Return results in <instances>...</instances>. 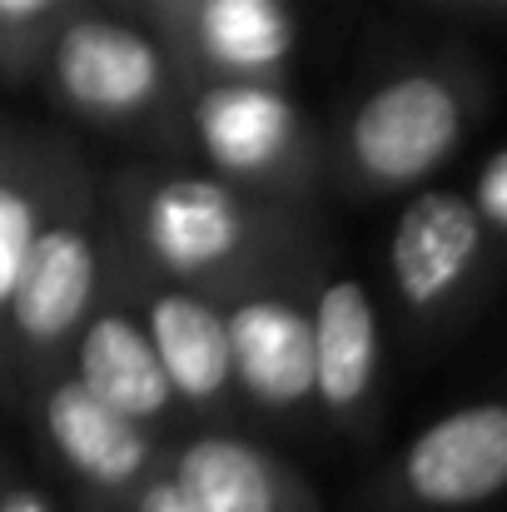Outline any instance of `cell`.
<instances>
[{"mask_svg":"<svg viewBox=\"0 0 507 512\" xmlns=\"http://www.w3.org/2000/svg\"><path fill=\"white\" fill-rule=\"evenodd\" d=\"M105 274L140 314L184 418L224 423L229 413H239L224 304L204 289L174 284V279H160V274L130 264L125 254L110 249V239H105Z\"/></svg>","mask_w":507,"mask_h":512,"instance_id":"30bf717a","label":"cell"},{"mask_svg":"<svg viewBox=\"0 0 507 512\" xmlns=\"http://www.w3.org/2000/svg\"><path fill=\"white\" fill-rule=\"evenodd\" d=\"M423 5H438V10H493V15L507 10V0H423Z\"/></svg>","mask_w":507,"mask_h":512,"instance_id":"ffe728a7","label":"cell"},{"mask_svg":"<svg viewBox=\"0 0 507 512\" xmlns=\"http://www.w3.org/2000/svg\"><path fill=\"white\" fill-rule=\"evenodd\" d=\"M40 80L60 115L100 135H130L140 145H155L165 160L189 155L184 85L160 30L145 15L80 0L65 15Z\"/></svg>","mask_w":507,"mask_h":512,"instance_id":"3957f363","label":"cell"},{"mask_svg":"<svg viewBox=\"0 0 507 512\" xmlns=\"http://www.w3.org/2000/svg\"><path fill=\"white\" fill-rule=\"evenodd\" d=\"M324 254L264 274L224 299L239 408L269 423H304L314 413V284Z\"/></svg>","mask_w":507,"mask_h":512,"instance_id":"ba28073f","label":"cell"},{"mask_svg":"<svg viewBox=\"0 0 507 512\" xmlns=\"http://www.w3.org/2000/svg\"><path fill=\"white\" fill-rule=\"evenodd\" d=\"M174 5H184V0H140V10H145V20H155V15H165Z\"/></svg>","mask_w":507,"mask_h":512,"instance_id":"44dd1931","label":"cell"},{"mask_svg":"<svg viewBox=\"0 0 507 512\" xmlns=\"http://www.w3.org/2000/svg\"><path fill=\"white\" fill-rule=\"evenodd\" d=\"M100 209L115 254L219 304L264 274L324 254L314 209L249 194L204 165L135 160L100 179Z\"/></svg>","mask_w":507,"mask_h":512,"instance_id":"6da1fadb","label":"cell"},{"mask_svg":"<svg viewBox=\"0 0 507 512\" xmlns=\"http://www.w3.org/2000/svg\"><path fill=\"white\" fill-rule=\"evenodd\" d=\"M507 493V393L433 418L363 493V512H473Z\"/></svg>","mask_w":507,"mask_h":512,"instance_id":"9c48e42d","label":"cell"},{"mask_svg":"<svg viewBox=\"0 0 507 512\" xmlns=\"http://www.w3.org/2000/svg\"><path fill=\"white\" fill-rule=\"evenodd\" d=\"M378 378V309L353 274H329L324 264L314 284V413L343 438H368L378 418Z\"/></svg>","mask_w":507,"mask_h":512,"instance_id":"7c38bea8","label":"cell"},{"mask_svg":"<svg viewBox=\"0 0 507 512\" xmlns=\"http://www.w3.org/2000/svg\"><path fill=\"white\" fill-rule=\"evenodd\" d=\"M503 249L478 214L473 194L423 189L393 224L388 239V279L408 334L443 339L453 334L488 294L503 269Z\"/></svg>","mask_w":507,"mask_h":512,"instance_id":"8992f818","label":"cell"},{"mask_svg":"<svg viewBox=\"0 0 507 512\" xmlns=\"http://www.w3.org/2000/svg\"><path fill=\"white\" fill-rule=\"evenodd\" d=\"M75 512H194V503L184 498V488L169 478V468L160 463L150 478H140L130 488V498H120L115 508H75Z\"/></svg>","mask_w":507,"mask_h":512,"instance_id":"e0dca14e","label":"cell"},{"mask_svg":"<svg viewBox=\"0 0 507 512\" xmlns=\"http://www.w3.org/2000/svg\"><path fill=\"white\" fill-rule=\"evenodd\" d=\"M473 204L488 219V229H493V239H498V249L507 259V145L483 165L478 184H473Z\"/></svg>","mask_w":507,"mask_h":512,"instance_id":"ac0fdd59","label":"cell"},{"mask_svg":"<svg viewBox=\"0 0 507 512\" xmlns=\"http://www.w3.org/2000/svg\"><path fill=\"white\" fill-rule=\"evenodd\" d=\"M10 408L25 418L40 453L70 478L75 508H115L140 478L165 463V433L110 408L75 378L70 363L40 373Z\"/></svg>","mask_w":507,"mask_h":512,"instance_id":"52a82bcc","label":"cell"},{"mask_svg":"<svg viewBox=\"0 0 507 512\" xmlns=\"http://www.w3.org/2000/svg\"><path fill=\"white\" fill-rule=\"evenodd\" d=\"M165 468L194 512H324L319 493L294 463L229 428L174 433Z\"/></svg>","mask_w":507,"mask_h":512,"instance_id":"4fadbf2b","label":"cell"},{"mask_svg":"<svg viewBox=\"0 0 507 512\" xmlns=\"http://www.w3.org/2000/svg\"><path fill=\"white\" fill-rule=\"evenodd\" d=\"M80 0H0V85H30Z\"/></svg>","mask_w":507,"mask_h":512,"instance_id":"2e32d148","label":"cell"},{"mask_svg":"<svg viewBox=\"0 0 507 512\" xmlns=\"http://www.w3.org/2000/svg\"><path fill=\"white\" fill-rule=\"evenodd\" d=\"M179 85L194 80H284L294 15L284 0H184L150 20Z\"/></svg>","mask_w":507,"mask_h":512,"instance_id":"8fae6325","label":"cell"},{"mask_svg":"<svg viewBox=\"0 0 507 512\" xmlns=\"http://www.w3.org/2000/svg\"><path fill=\"white\" fill-rule=\"evenodd\" d=\"M488 110L473 55L443 50L378 75L324 140V184L343 199H388L438 174Z\"/></svg>","mask_w":507,"mask_h":512,"instance_id":"7a4b0ae2","label":"cell"},{"mask_svg":"<svg viewBox=\"0 0 507 512\" xmlns=\"http://www.w3.org/2000/svg\"><path fill=\"white\" fill-rule=\"evenodd\" d=\"M0 512H60L15 463H10V453L0 448Z\"/></svg>","mask_w":507,"mask_h":512,"instance_id":"d6986e66","label":"cell"},{"mask_svg":"<svg viewBox=\"0 0 507 512\" xmlns=\"http://www.w3.org/2000/svg\"><path fill=\"white\" fill-rule=\"evenodd\" d=\"M95 5H110V10H125V15H145L140 0H95Z\"/></svg>","mask_w":507,"mask_h":512,"instance_id":"7402d4cb","label":"cell"},{"mask_svg":"<svg viewBox=\"0 0 507 512\" xmlns=\"http://www.w3.org/2000/svg\"><path fill=\"white\" fill-rule=\"evenodd\" d=\"M105 289L100 174L80 155L55 189L25 264L0 304V403L10 408L40 373L60 368Z\"/></svg>","mask_w":507,"mask_h":512,"instance_id":"277c9868","label":"cell"},{"mask_svg":"<svg viewBox=\"0 0 507 512\" xmlns=\"http://www.w3.org/2000/svg\"><path fill=\"white\" fill-rule=\"evenodd\" d=\"M75 160H80V145L50 125L15 120L10 135L0 140V304H5V294L25 264V249Z\"/></svg>","mask_w":507,"mask_h":512,"instance_id":"9a60e30c","label":"cell"},{"mask_svg":"<svg viewBox=\"0 0 507 512\" xmlns=\"http://www.w3.org/2000/svg\"><path fill=\"white\" fill-rule=\"evenodd\" d=\"M65 363H70L75 378H80L90 393H100L110 408H120L125 418H135V423H145V428L174 438L184 408H179V398H174V388H169L165 363H160L155 343L145 334L140 314H135L130 299L110 284V274H105V289H100L95 309L85 314V324H80L75 348H70Z\"/></svg>","mask_w":507,"mask_h":512,"instance_id":"5bb4252c","label":"cell"},{"mask_svg":"<svg viewBox=\"0 0 507 512\" xmlns=\"http://www.w3.org/2000/svg\"><path fill=\"white\" fill-rule=\"evenodd\" d=\"M189 155L219 179L314 209L324 189V140L284 80H194L184 85Z\"/></svg>","mask_w":507,"mask_h":512,"instance_id":"5b68a950","label":"cell"}]
</instances>
